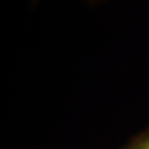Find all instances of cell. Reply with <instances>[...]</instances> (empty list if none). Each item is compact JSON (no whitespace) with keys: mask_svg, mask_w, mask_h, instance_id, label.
Instances as JSON below:
<instances>
[{"mask_svg":"<svg viewBox=\"0 0 149 149\" xmlns=\"http://www.w3.org/2000/svg\"><path fill=\"white\" fill-rule=\"evenodd\" d=\"M127 149H149V135L144 138L139 139L138 141H136Z\"/></svg>","mask_w":149,"mask_h":149,"instance_id":"cell-1","label":"cell"},{"mask_svg":"<svg viewBox=\"0 0 149 149\" xmlns=\"http://www.w3.org/2000/svg\"><path fill=\"white\" fill-rule=\"evenodd\" d=\"M41 0H32V5H37L38 2H40ZM86 2L88 3V5H92V6H96V5H100L102 3L103 1H105V0H85Z\"/></svg>","mask_w":149,"mask_h":149,"instance_id":"cell-2","label":"cell"}]
</instances>
